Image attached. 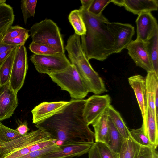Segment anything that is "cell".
Returning <instances> with one entry per match:
<instances>
[{"mask_svg":"<svg viewBox=\"0 0 158 158\" xmlns=\"http://www.w3.org/2000/svg\"><path fill=\"white\" fill-rule=\"evenodd\" d=\"M29 31L30 30H28L26 32L13 39L2 40V42L10 46H17L24 44L25 42L30 36V35L28 34Z\"/></svg>","mask_w":158,"mask_h":158,"instance_id":"cell-36","label":"cell"},{"mask_svg":"<svg viewBox=\"0 0 158 158\" xmlns=\"http://www.w3.org/2000/svg\"><path fill=\"white\" fill-rule=\"evenodd\" d=\"M128 81L134 91L144 122L146 119L148 107L145 77L140 75H136L129 77Z\"/></svg>","mask_w":158,"mask_h":158,"instance_id":"cell-14","label":"cell"},{"mask_svg":"<svg viewBox=\"0 0 158 158\" xmlns=\"http://www.w3.org/2000/svg\"><path fill=\"white\" fill-rule=\"evenodd\" d=\"M91 4L82 5L79 9L86 30V34L81 36V46L88 60L103 61L114 53V38L108 19L102 14L97 16L89 11Z\"/></svg>","mask_w":158,"mask_h":158,"instance_id":"cell-2","label":"cell"},{"mask_svg":"<svg viewBox=\"0 0 158 158\" xmlns=\"http://www.w3.org/2000/svg\"><path fill=\"white\" fill-rule=\"evenodd\" d=\"M123 2L124 0H111V2L120 6H123Z\"/></svg>","mask_w":158,"mask_h":158,"instance_id":"cell-42","label":"cell"},{"mask_svg":"<svg viewBox=\"0 0 158 158\" xmlns=\"http://www.w3.org/2000/svg\"><path fill=\"white\" fill-rule=\"evenodd\" d=\"M94 143H72L59 145L61 150L39 158H69L80 156L88 153Z\"/></svg>","mask_w":158,"mask_h":158,"instance_id":"cell-13","label":"cell"},{"mask_svg":"<svg viewBox=\"0 0 158 158\" xmlns=\"http://www.w3.org/2000/svg\"><path fill=\"white\" fill-rule=\"evenodd\" d=\"M60 146L56 144L51 146L33 151L19 158H39L46 154L61 150Z\"/></svg>","mask_w":158,"mask_h":158,"instance_id":"cell-31","label":"cell"},{"mask_svg":"<svg viewBox=\"0 0 158 158\" xmlns=\"http://www.w3.org/2000/svg\"><path fill=\"white\" fill-rule=\"evenodd\" d=\"M14 18L11 6L5 3L0 4V34L12 26Z\"/></svg>","mask_w":158,"mask_h":158,"instance_id":"cell-21","label":"cell"},{"mask_svg":"<svg viewBox=\"0 0 158 158\" xmlns=\"http://www.w3.org/2000/svg\"><path fill=\"white\" fill-rule=\"evenodd\" d=\"M7 30L0 34V54L9 50L13 49L17 46H10L2 42L3 35Z\"/></svg>","mask_w":158,"mask_h":158,"instance_id":"cell-39","label":"cell"},{"mask_svg":"<svg viewBox=\"0 0 158 158\" xmlns=\"http://www.w3.org/2000/svg\"><path fill=\"white\" fill-rule=\"evenodd\" d=\"M51 139L48 135L39 129L31 131L12 141L0 144V158H4L8 154L15 150Z\"/></svg>","mask_w":158,"mask_h":158,"instance_id":"cell-7","label":"cell"},{"mask_svg":"<svg viewBox=\"0 0 158 158\" xmlns=\"http://www.w3.org/2000/svg\"><path fill=\"white\" fill-rule=\"evenodd\" d=\"M141 146L130 136L124 139L120 151L124 158H136Z\"/></svg>","mask_w":158,"mask_h":158,"instance_id":"cell-26","label":"cell"},{"mask_svg":"<svg viewBox=\"0 0 158 158\" xmlns=\"http://www.w3.org/2000/svg\"><path fill=\"white\" fill-rule=\"evenodd\" d=\"M37 1L36 0L21 1V8L25 24L28 18L34 16Z\"/></svg>","mask_w":158,"mask_h":158,"instance_id":"cell-30","label":"cell"},{"mask_svg":"<svg viewBox=\"0 0 158 158\" xmlns=\"http://www.w3.org/2000/svg\"><path fill=\"white\" fill-rule=\"evenodd\" d=\"M19 124L17 128L15 129L20 134L24 135L28 133L30 130L28 127V123L27 121L25 120L23 122H22L19 120Z\"/></svg>","mask_w":158,"mask_h":158,"instance_id":"cell-38","label":"cell"},{"mask_svg":"<svg viewBox=\"0 0 158 158\" xmlns=\"http://www.w3.org/2000/svg\"><path fill=\"white\" fill-rule=\"evenodd\" d=\"M30 146L20 148L8 154L4 158H19L30 152Z\"/></svg>","mask_w":158,"mask_h":158,"instance_id":"cell-37","label":"cell"},{"mask_svg":"<svg viewBox=\"0 0 158 158\" xmlns=\"http://www.w3.org/2000/svg\"><path fill=\"white\" fill-rule=\"evenodd\" d=\"M107 109L92 124L94 130L95 142L103 143L106 144L108 141L109 116Z\"/></svg>","mask_w":158,"mask_h":158,"instance_id":"cell-18","label":"cell"},{"mask_svg":"<svg viewBox=\"0 0 158 158\" xmlns=\"http://www.w3.org/2000/svg\"><path fill=\"white\" fill-rule=\"evenodd\" d=\"M0 144L7 143L22 136L15 130L9 128L0 123Z\"/></svg>","mask_w":158,"mask_h":158,"instance_id":"cell-29","label":"cell"},{"mask_svg":"<svg viewBox=\"0 0 158 158\" xmlns=\"http://www.w3.org/2000/svg\"><path fill=\"white\" fill-rule=\"evenodd\" d=\"M6 1L5 0H0V4L5 3Z\"/></svg>","mask_w":158,"mask_h":158,"instance_id":"cell-44","label":"cell"},{"mask_svg":"<svg viewBox=\"0 0 158 158\" xmlns=\"http://www.w3.org/2000/svg\"><path fill=\"white\" fill-rule=\"evenodd\" d=\"M95 143L101 158H119V154L114 152L106 143L100 142Z\"/></svg>","mask_w":158,"mask_h":158,"instance_id":"cell-32","label":"cell"},{"mask_svg":"<svg viewBox=\"0 0 158 158\" xmlns=\"http://www.w3.org/2000/svg\"><path fill=\"white\" fill-rule=\"evenodd\" d=\"M17 94L9 82L0 85V121L10 118L18 106Z\"/></svg>","mask_w":158,"mask_h":158,"instance_id":"cell-11","label":"cell"},{"mask_svg":"<svg viewBox=\"0 0 158 158\" xmlns=\"http://www.w3.org/2000/svg\"><path fill=\"white\" fill-rule=\"evenodd\" d=\"M16 47L0 65L1 85L9 82Z\"/></svg>","mask_w":158,"mask_h":158,"instance_id":"cell-25","label":"cell"},{"mask_svg":"<svg viewBox=\"0 0 158 158\" xmlns=\"http://www.w3.org/2000/svg\"><path fill=\"white\" fill-rule=\"evenodd\" d=\"M128 11L138 15L145 12H151L158 10L156 0H124L123 6Z\"/></svg>","mask_w":158,"mask_h":158,"instance_id":"cell-16","label":"cell"},{"mask_svg":"<svg viewBox=\"0 0 158 158\" xmlns=\"http://www.w3.org/2000/svg\"><path fill=\"white\" fill-rule=\"evenodd\" d=\"M145 133L153 148L156 149L158 144V121L151 109L147 107L145 121L143 122Z\"/></svg>","mask_w":158,"mask_h":158,"instance_id":"cell-17","label":"cell"},{"mask_svg":"<svg viewBox=\"0 0 158 158\" xmlns=\"http://www.w3.org/2000/svg\"><path fill=\"white\" fill-rule=\"evenodd\" d=\"M108 139L107 145L114 152L119 154L124 138L116 129L109 116Z\"/></svg>","mask_w":158,"mask_h":158,"instance_id":"cell-20","label":"cell"},{"mask_svg":"<svg viewBox=\"0 0 158 158\" xmlns=\"http://www.w3.org/2000/svg\"><path fill=\"white\" fill-rule=\"evenodd\" d=\"M33 42L52 46L64 53V41L59 27L50 19L36 23L30 30Z\"/></svg>","mask_w":158,"mask_h":158,"instance_id":"cell-4","label":"cell"},{"mask_svg":"<svg viewBox=\"0 0 158 158\" xmlns=\"http://www.w3.org/2000/svg\"><path fill=\"white\" fill-rule=\"evenodd\" d=\"M119 158H124L123 152L120 151L119 153Z\"/></svg>","mask_w":158,"mask_h":158,"instance_id":"cell-43","label":"cell"},{"mask_svg":"<svg viewBox=\"0 0 158 158\" xmlns=\"http://www.w3.org/2000/svg\"><path fill=\"white\" fill-rule=\"evenodd\" d=\"M110 2L111 0H93L88 10L95 15H100L102 14L105 8Z\"/></svg>","mask_w":158,"mask_h":158,"instance_id":"cell-33","label":"cell"},{"mask_svg":"<svg viewBox=\"0 0 158 158\" xmlns=\"http://www.w3.org/2000/svg\"><path fill=\"white\" fill-rule=\"evenodd\" d=\"M126 48L137 66L147 73L154 72L146 42L137 39L132 40Z\"/></svg>","mask_w":158,"mask_h":158,"instance_id":"cell-10","label":"cell"},{"mask_svg":"<svg viewBox=\"0 0 158 158\" xmlns=\"http://www.w3.org/2000/svg\"><path fill=\"white\" fill-rule=\"evenodd\" d=\"M145 78L148 107L156 118L154 100L156 94L158 93V76L154 72H148Z\"/></svg>","mask_w":158,"mask_h":158,"instance_id":"cell-19","label":"cell"},{"mask_svg":"<svg viewBox=\"0 0 158 158\" xmlns=\"http://www.w3.org/2000/svg\"><path fill=\"white\" fill-rule=\"evenodd\" d=\"M136 158H158V153L153 147L141 146Z\"/></svg>","mask_w":158,"mask_h":158,"instance_id":"cell-35","label":"cell"},{"mask_svg":"<svg viewBox=\"0 0 158 158\" xmlns=\"http://www.w3.org/2000/svg\"><path fill=\"white\" fill-rule=\"evenodd\" d=\"M1 85V79H0V85Z\"/></svg>","mask_w":158,"mask_h":158,"instance_id":"cell-45","label":"cell"},{"mask_svg":"<svg viewBox=\"0 0 158 158\" xmlns=\"http://www.w3.org/2000/svg\"><path fill=\"white\" fill-rule=\"evenodd\" d=\"M146 43L154 72L158 76V30Z\"/></svg>","mask_w":158,"mask_h":158,"instance_id":"cell-23","label":"cell"},{"mask_svg":"<svg viewBox=\"0 0 158 158\" xmlns=\"http://www.w3.org/2000/svg\"><path fill=\"white\" fill-rule=\"evenodd\" d=\"M129 133L130 137L141 146L153 148L145 133L144 126L143 124L140 128L131 129L129 131Z\"/></svg>","mask_w":158,"mask_h":158,"instance_id":"cell-28","label":"cell"},{"mask_svg":"<svg viewBox=\"0 0 158 158\" xmlns=\"http://www.w3.org/2000/svg\"><path fill=\"white\" fill-rule=\"evenodd\" d=\"M111 99L107 94L94 95L85 102L83 110L84 118L89 125L93 123L110 105Z\"/></svg>","mask_w":158,"mask_h":158,"instance_id":"cell-8","label":"cell"},{"mask_svg":"<svg viewBox=\"0 0 158 158\" xmlns=\"http://www.w3.org/2000/svg\"><path fill=\"white\" fill-rule=\"evenodd\" d=\"M137 36L136 39L146 42L158 30L156 19L151 12L140 13L136 20Z\"/></svg>","mask_w":158,"mask_h":158,"instance_id":"cell-12","label":"cell"},{"mask_svg":"<svg viewBox=\"0 0 158 158\" xmlns=\"http://www.w3.org/2000/svg\"><path fill=\"white\" fill-rule=\"evenodd\" d=\"M12 49L8 50L0 54V65L8 56Z\"/></svg>","mask_w":158,"mask_h":158,"instance_id":"cell-41","label":"cell"},{"mask_svg":"<svg viewBox=\"0 0 158 158\" xmlns=\"http://www.w3.org/2000/svg\"><path fill=\"white\" fill-rule=\"evenodd\" d=\"M61 89L67 91L71 99H82L89 92L75 66L71 64L64 70L48 75Z\"/></svg>","mask_w":158,"mask_h":158,"instance_id":"cell-3","label":"cell"},{"mask_svg":"<svg viewBox=\"0 0 158 158\" xmlns=\"http://www.w3.org/2000/svg\"><path fill=\"white\" fill-rule=\"evenodd\" d=\"M28 68L27 51L24 44L17 46L9 81L12 89L17 94L24 84Z\"/></svg>","mask_w":158,"mask_h":158,"instance_id":"cell-6","label":"cell"},{"mask_svg":"<svg viewBox=\"0 0 158 158\" xmlns=\"http://www.w3.org/2000/svg\"><path fill=\"white\" fill-rule=\"evenodd\" d=\"M27 30L19 26H10L4 34L2 40L13 39L26 32Z\"/></svg>","mask_w":158,"mask_h":158,"instance_id":"cell-34","label":"cell"},{"mask_svg":"<svg viewBox=\"0 0 158 158\" xmlns=\"http://www.w3.org/2000/svg\"><path fill=\"white\" fill-rule=\"evenodd\" d=\"M86 99H71L62 109L35 124L52 139L62 144L94 143V133L83 115Z\"/></svg>","mask_w":158,"mask_h":158,"instance_id":"cell-1","label":"cell"},{"mask_svg":"<svg viewBox=\"0 0 158 158\" xmlns=\"http://www.w3.org/2000/svg\"><path fill=\"white\" fill-rule=\"evenodd\" d=\"M68 19L74 30L75 34L80 36L86 34V30L85 24L79 9L71 11L69 15Z\"/></svg>","mask_w":158,"mask_h":158,"instance_id":"cell-24","label":"cell"},{"mask_svg":"<svg viewBox=\"0 0 158 158\" xmlns=\"http://www.w3.org/2000/svg\"><path fill=\"white\" fill-rule=\"evenodd\" d=\"M29 48L34 54L42 55H55L62 52L59 49L52 46L36 43L32 42L30 44Z\"/></svg>","mask_w":158,"mask_h":158,"instance_id":"cell-27","label":"cell"},{"mask_svg":"<svg viewBox=\"0 0 158 158\" xmlns=\"http://www.w3.org/2000/svg\"></svg>","mask_w":158,"mask_h":158,"instance_id":"cell-46","label":"cell"},{"mask_svg":"<svg viewBox=\"0 0 158 158\" xmlns=\"http://www.w3.org/2000/svg\"><path fill=\"white\" fill-rule=\"evenodd\" d=\"M88 153V158H101L95 143L92 145Z\"/></svg>","mask_w":158,"mask_h":158,"instance_id":"cell-40","label":"cell"},{"mask_svg":"<svg viewBox=\"0 0 158 158\" xmlns=\"http://www.w3.org/2000/svg\"><path fill=\"white\" fill-rule=\"evenodd\" d=\"M69 102L61 101L40 103L31 110L33 123L36 124L52 115L62 109Z\"/></svg>","mask_w":158,"mask_h":158,"instance_id":"cell-15","label":"cell"},{"mask_svg":"<svg viewBox=\"0 0 158 158\" xmlns=\"http://www.w3.org/2000/svg\"><path fill=\"white\" fill-rule=\"evenodd\" d=\"M108 27L114 38V53H120L132 40L135 33L134 28L130 24L118 22H109Z\"/></svg>","mask_w":158,"mask_h":158,"instance_id":"cell-9","label":"cell"},{"mask_svg":"<svg viewBox=\"0 0 158 158\" xmlns=\"http://www.w3.org/2000/svg\"><path fill=\"white\" fill-rule=\"evenodd\" d=\"M107 110L108 116L116 129L124 138H128L130 136L129 130L119 113L111 105L109 106Z\"/></svg>","mask_w":158,"mask_h":158,"instance_id":"cell-22","label":"cell"},{"mask_svg":"<svg viewBox=\"0 0 158 158\" xmlns=\"http://www.w3.org/2000/svg\"><path fill=\"white\" fill-rule=\"evenodd\" d=\"M36 70L49 75L62 71L71 64L64 53L42 55L34 54L30 57Z\"/></svg>","mask_w":158,"mask_h":158,"instance_id":"cell-5","label":"cell"}]
</instances>
